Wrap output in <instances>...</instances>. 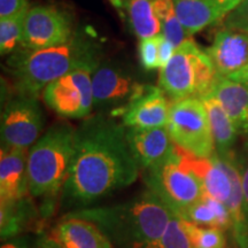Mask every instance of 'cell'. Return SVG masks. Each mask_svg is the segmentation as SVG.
I'll return each instance as SVG.
<instances>
[{
  "mask_svg": "<svg viewBox=\"0 0 248 248\" xmlns=\"http://www.w3.org/2000/svg\"><path fill=\"white\" fill-rule=\"evenodd\" d=\"M140 168L126 139V128L110 114L90 115L76 129L75 152L62 188V206L80 210L138 179Z\"/></svg>",
  "mask_w": 248,
  "mask_h": 248,
  "instance_id": "1",
  "label": "cell"
},
{
  "mask_svg": "<svg viewBox=\"0 0 248 248\" xmlns=\"http://www.w3.org/2000/svg\"><path fill=\"white\" fill-rule=\"evenodd\" d=\"M173 213L159 195L147 187L126 203L68 214L94 223L108 239L121 248H154L162 239Z\"/></svg>",
  "mask_w": 248,
  "mask_h": 248,
  "instance_id": "2",
  "label": "cell"
},
{
  "mask_svg": "<svg viewBox=\"0 0 248 248\" xmlns=\"http://www.w3.org/2000/svg\"><path fill=\"white\" fill-rule=\"evenodd\" d=\"M97 46L75 32L64 44L39 51H24L11 61L17 93L39 98L52 82L85 64L97 63Z\"/></svg>",
  "mask_w": 248,
  "mask_h": 248,
  "instance_id": "3",
  "label": "cell"
},
{
  "mask_svg": "<svg viewBox=\"0 0 248 248\" xmlns=\"http://www.w3.org/2000/svg\"><path fill=\"white\" fill-rule=\"evenodd\" d=\"M76 129L66 121H58L29 148L28 188L31 197L52 198L62 191L75 152Z\"/></svg>",
  "mask_w": 248,
  "mask_h": 248,
  "instance_id": "4",
  "label": "cell"
},
{
  "mask_svg": "<svg viewBox=\"0 0 248 248\" xmlns=\"http://www.w3.org/2000/svg\"><path fill=\"white\" fill-rule=\"evenodd\" d=\"M219 76L207 51L192 38L176 47L159 73V88L173 101L202 98L212 92Z\"/></svg>",
  "mask_w": 248,
  "mask_h": 248,
  "instance_id": "5",
  "label": "cell"
},
{
  "mask_svg": "<svg viewBox=\"0 0 248 248\" xmlns=\"http://www.w3.org/2000/svg\"><path fill=\"white\" fill-rule=\"evenodd\" d=\"M167 129L176 146L187 153L206 159L215 154L209 117L200 98L171 102Z\"/></svg>",
  "mask_w": 248,
  "mask_h": 248,
  "instance_id": "6",
  "label": "cell"
},
{
  "mask_svg": "<svg viewBox=\"0 0 248 248\" xmlns=\"http://www.w3.org/2000/svg\"><path fill=\"white\" fill-rule=\"evenodd\" d=\"M145 172L147 187L159 195L177 215L206 194L199 177L183 162L177 146L168 162Z\"/></svg>",
  "mask_w": 248,
  "mask_h": 248,
  "instance_id": "7",
  "label": "cell"
},
{
  "mask_svg": "<svg viewBox=\"0 0 248 248\" xmlns=\"http://www.w3.org/2000/svg\"><path fill=\"white\" fill-rule=\"evenodd\" d=\"M98 64L77 68L46 86L43 91L46 106L63 119L80 120L91 115L94 108L92 76Z\"/></svg>",
  "mask_w": 248,
  "mask_h": 248,
  "instance_id": "8",
  "label": "cell"
},
{
  "mask_svg": "<svg viewBox=\"0 0 248 248\" xmlns=\"http://www.w3.org/2000/svg\"><path fill=\"white\" fill-rule=\"evenodd\" d=\"M45 114L37 97L17 93L1 111V145L29 150L43 135Z\"/></svg>",
  "mask_w": 248,
  "mask_h": 248,
  "instance_id": "9",
  "label": "cell"
},
{
  "mask_svg": "<svg viewBox=\"0 0 248 248\" xmlns=\"http://www.w3.org/2000/svg\"><path fill=\"white\" fill-rule=\"evenodd\" d=\"M150 88L151 85L139 83L123 68L113 63H99L92 76L93 106L101 113L108 111L116 117Z\"/></svg>",
  "mask_w": 248,
  "mask_h": 248,
  "instance_id": "10",
  "label": "cell"
},
{
  "mask_svg": "<svg viewBox=\"0 0 248 248\" xmlns=\"http://www.w3.org/2000/svg\"><path fill=\"white\" fill-rule=\"evenodd\" d=\"M75 35L73 20L67 12L48 5H39L28 11L21 47L39 51L64 44Z\"/></svg>",
  "mask_w": 248,
  "mask_h": 248,
  "instance_id": "11",
  "label": "cell"
},
{
  "mask_svg": "<svg viewBox=\"0 0 248 248\" xmlns=\"http://www.w3.org/2000/svg\"><path fill=\"white\" fill-rule=\"evenodd\" d=\"M126 139L133 157L144 171L159 168L176 152V145L167 126L126 128Z\"/></svg>",
  "mask_w": 248,
  "mask_h": 248,
  "instance_id": "12",
  "label": "cell"
},
{
  "mask_svg": "<svg viewBox=\"0 0 248 248\" xmlns=\"http://www.w3.org/2000/svg\"><path fill=\"white\" fill-rule=\"evenodd\" d=\"M170 106L168 97L159 86H152L144 94L121 110L117 116L122 119L125 128H160L167 126Z\"/></svg>",
  "mask_w": 248,
  "mask_h": 248,
  "instance_id": "13",
  "label": "cell"
},
{
  "mask_svg": "<svg viewBox=\"0 0 248 248\" xmlns=\"http://www.w3.org/2000/svg\"><path fill=\"white\" fill-rule=\"evenodd\" d=\"M219 77H229L248 66V33L223 29L206 49Z\"/></svg>",
  "mask_w": 248,
  "mask_h": 248,
  "instance_id": "14",
  "label": "cell"
},
{
  "mask_svg": "<svg viewBox=\"0 0 248 248\" xmlns=\"http://www.w3.org/2000/svg\"><path fill=\"white\" fill-rule=\"evenodd\" d=\"M29 150L1 145L0 151V202H13L26 198Z\"/></svg>",
  "mask_w": 248,
  "mask_h": 248,
  "instance_id": "15",
  "label": "cell"
},
{
  "mask_svg": "<svg viewBox=\"0 0 248 248\" xmlns=\"http://www.w3.org/2000/svg\"><path fill=\"white\" fill-rule=\"evenodd\" d=\"M178 151L185 166L202 183L204 193L225 204L231 195L232 183L221 157L214 154L206 159L194 156L179 147Z\"/></svg>",
  "mask_w": 248,
  "mask_h": 248,
  "instance_id": "16",
  "label": "cell"
},
{
  "mask_svg": "<svg viewBox=\"0 0 248 248\" xmlns=\"http://www.w3.org/2000/svg\"><path fill=\"white\" fill-rule=\"evenodd\" d=\"M49 235L63 248H114L94 223L70 214L52 229Z\"/></svg>",
  "mask_w": 248,
  "mask_h": 248,
  "instance_id": "17",
  "label": "cell"
},
{
  "mask_svg": "<svg viewBox=\"0 0 248 248\" xmlns=\"http://www.w3.org/2000/svg\"><path fill=\"white\" fill-rule=\"evenodd\" d=\"M210 94L222 105L239 135L248 136V86L228 77H219Z\"/></svg>",
  "mask_w": 248,
  "mask_h": 248,
  "instance_id": "18",
  "label": "cell"
},
{
  "mask_svg": "<svg viewBox=\"0 0 248 248\" xmlns=\"http://www.w3.org/2000/svg\"><path fill=\"white\" fill-rule=\"evenodd\" d=\"M200 99L202 100L209 117L215 144V154L223 160H233L232 150L239 132L230 116L213 94L209 93Z\"/></svg>",
  "mask_w": 248,
  "mask_h": 248,
  "instance_id": "19",
  "label": "cell"
},
{
  "mask_svg": "<svg viewBox=\"0 0 248 248\" xmlns=\"http://www.w3.org/2000/svg\"><path fill=\"white\" fill-rule=\"evenodd\" d=\"M178 216L195 225L217 228L223 231L232 229L230 213L225 204L207 194Z\"/></svg>",
  "mask_w": 248,
  "mask_h": 248,
  "instance_id": "20",
  "label": "cell"
},
{
  "mask_svg": "<svg viewBox=\"0 0 248 248\" xmlns=\"http://www.w3.org/2000/svg\"><path fill=\"white\" fill-rule=\"evenodd\" d=\"M173 5L183 28L190 37L221 18L207 0H173Z\"/></svg>",
  "mask_w": 248,
  "mask_h": 248,
  "instance_id": "21",
  "label": "cell"
},
{
  "mask_svg": "<svg viewBox=\"0 0 248 248\" xmlns=\"http://www.w3.org/2000/svg\"><path fill=\"white\" fill-rule=\"evenodd\" d=\"M126 8L132 29L140 39L161 33V26L155 14L154 0H128Z\"/></svg>",
  "mask_w": 248,
  "mask_h": 248,
  "instance_id": "22",
  "label": "cell"
},
{
  "mask_svg": "<svg viewBox=\"0 0 248 248\" xmlns=\"http://www.w3.org/2000/svg\"><path fill=\"white\" fill-rule=\"evenodd\" d=\"M154 9L161 26V33L178 47L186 39L191 38L183 28L176 13L173 0H154Z\"/></svg>",
  "mask_w": 248,
  "mask_h": 248,
  "instance_id": "23",
  "label": "cell"
},
{
  "mask_svg": "<svg viewBox=\"0 0 248 248\" xmlns=\"http://www.w3.org/2000/svg\"><path fill=\"white\" fill-rule=\"evenodd\" d=\"M27 13L28 11L0 18V52L2 55L12 53L21 46Z\"/></svg>",
  "mask_w": 248,
  "mask_h": 248,
  "instance_id": "24",
  "label": "cell"
},
{
  "mask_svg": "<svg viewBox=\"0 0 248 248\" xmlns=\"http://www.w3.org/2000/svg\"><path fill=\"white\" fill-rule=\"evenodd\" d=\"M182 224L193 248H225L224 231L221 229L195 225L183 218Z\"/></svg>",
  "mask_w": 248,
  "mask_h": 248,
  "instance_id": "25",
  "label": "cell"
},
{
  "mask_svg": "<svg viewBox=\"0 0 248 248\" xmlns=\"http://www.w3.org/2000/svg\"><path fill=\"white\" fill-rule=\"evenodd\" d=\"M154 248H193L182 224V218L176 213H173L162 239Z\"/></svg>",
  "mask_w": 248,
  "mask_h": 248,
  "instance_id": "26",
  "label": "cell"
},
{
  "mask_svg": "<svg viewBox=\"0 0 248 248\" xmlns=\"http://www.w3.org/2000/svg\"><path fill=\"white\" fill-rule=\"evenodd\" d=\"M159 35L140 39V43H139V59H140L141 66L146 70L160 68Z\"/></svg>",
  "mask_w": 248,
  "mask_h": 248,
  "instance_id": "27",
  "label": "cell"
},
{
  "mask_svg": "<svg viewBox=\"0 0 248 248\" xmlns=\"http://www.w3.org/2000/svg\"><path fill=\"white\" fill-rule=\"evenodd\" d=\"M241 178H243L244 204H243V223L241 229L234 241L238 248H248V164L240 167Z\"/></svg>",
  "mask_w": 248,
  "mask_h": 248,
  "instance_id": "28",
  "label": "cell"
},
{
  "mask_svg": "<svg viewBox=\"0 0 248 248\" xmlns=\"http://www.w3.org/2000/svg\"><path fill=\"white\" fill-rule=\"evenodd\" d=\"M224 26L228 29L248 33V0H244L226 15Z\"/></svg>",
  "mask_w": 248,
  "mask_h": 248,
  "instance_id": "29",
  "label": "cell"
},
{
  "mask_svg": "<svg viewBox=\"0 0 248 248\" xmlns=\"http://www.w3.org/2000/svg\"><path fill=\"white\" fill-rule=\"evenodd\" d=\"M28 0H0V18H5L29 11Z\"/></svg>",
  "mask_w": 248,
  "mask_h": 248,
  "instance_id": "30",
  "label": "cell"
},
{
  "mask_svg": "<svg viewBox=\"0 0 248 248\" xmlns=\"http://www.w3.org/2000/svg\"><path fill=\"white\" fill-rule=\"evenodd\" d=\"M175 45L168 38H166L164 35H159V58H160V69L168 63L170 59L175 52Z\"/></svg>",
  "mask_w": 248,
  "mask_h": 248,
  "instance_id": "31",
  "label": "cell"
},
{
  "mask_svg": "<svg viewBox=\"0 0 248 248\" xmlns=\"http://www.w3.org/2000/svg\"><path fill=\"white\" fill-rule=\"evenodd\" d=\"M207 1L216 9L222 18L225 17L231 11H233L244 0H207Z\"/></svg>",
  "mask_w": 248,
  "mask_h": 248,
  "instance_id": "32",
  "label": "cell"
},
{
  "mask_svg": "<svg viewBox=\"0 0 248 248\" xmlns=\"http://www.w3.org/2000/svg\"><path fill=\"white\" fill-rule=\"evenodd\" d=\"M0 248H31L29 240L26 237H15L8 238V239L2 240L1 247Z\"/></svg>",
  "mask_w": 248,
  "mask_h": 248,
  "instance_id": "33",
  "label": "cell"
},
{
  "mask_svg": "<svg viewBox=\"0 0 248 248\" xmlns=\"http://www.w3.org/2000/svg\"><path fill=\"white\" fill-rule=\"evenodd\" d=\"M33 248H63L58 241H55L51 235L43 234L37 239Z\"/></svg>",
  "mask_w": 248,
  "mask_h": 248,
  "instance_id": "34",
  "label": "cell"
},
{
  "mask_svg": "<svg viewBox=\"0 0 248 248\" xmlns=\"http://www.w3.org/2000/svg\"><path fill=\"white\" fill-rule=\"evenodd\" d=\"M228 78L232 80H235V82H239L241 84L248 86V66H246L243 69H240L237 73L232 74L231 76H229Z\"/></svg>",
  "mask_w": 248,
  "mask_h": 248,
  "instance_id": "35",
  "label": "cell"
},
{
  "mask_svg": "<svg viewBox=\"0 0 248 248\" xmlns=\"http://www.w3.org/2000/svg\"><path fill=\"white\" fill-rule=\"evenodd\" d=\"M109 2L119 11L123 8V0H109Z\"/></svg>",
  "mask_w": 248,
  "mask_h": 248,
  "instance_id": "36",
  "label": "cell"
},
{
  "mask_svg": "<svg viewBox=\"0 0 248 248\" xmlns=\"http://www.w3.org/2000/svg\"><path fill=\"white\" fill-rule=\"evenodd\" d=\"M245 147H246V151H247V153H248V138H247V140H246V144H245Z\"/></svg>",
  "mask_w": 248,
  "mask_h": 248,
  "instance_id": "37",
  "label": "cell"
}]
</instances>
